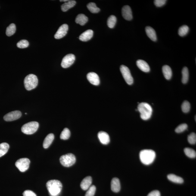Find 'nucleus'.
I'll use <instances>...</instances> for the list:
<instances>
[{
	"instance_id": "1",
	"label": "nucleus",
	"mask_w": 196,
	"mask_h": 196,
	"mask_svg": "<svg viewBox=\"0 0 196 196\" xmlns=\"http://www.w3.org/2000/svg\"><path fill=\"white\" fill-rule=\"evenodd\" d=\"M156 157V153L152 150H142L140 153V158L141 163L147 165L151 164L154 162Z\"/></svg>"
},
{
	"instance_id": "2",
	"label": "nucleus",
	"mask_w": 196,
	"mask_h": 196,
	"mask_svg": "<svg viewBox=\"0 0 196 196\" xmlns=\"http://www.w3.org/2000/svg\"><path fill=\"white\" fill-rule=\"evenodd\" d=\"M46 187L50 195L57 196L61 192L62 189V184L57 180H51L46 183Z\"/></svg>"
},
{
	"instance_id": "3",
	"label": "nucleus",
	"mask_w": 196,
	"mask_h": 196,
	"mask_svg": "<svg viewBox=\"0 0 196 196\" xmlns=\"http://www.w3.org/2000/svg\"><path fill=\"white\" fill-rule=\"evenodd\" d=\"M137 110L140 113L141 117L142 120H148L151 117L153 110L151 106L148 103H140L138 106Z\"/></svg>"
},
{
	"instance_id": "4",
	"label": "nucleus",
	"mask_w": 196,
	"mask_h": 196,
	"mask_svg": "<svg viewBox=\"0 0 196 196\" xmlns=\"http://www.w3.org/2000/svg\"><path fill=\"white\" fill-rule=\"evenodd\" d=\"M37 77L35 75L29 74L25 77L24 84L25 88L28 91H30L36 88L38 84Z\"/></svg>"
},
{
	"instance_id": "5",
	"label": "nucleus",
	"mask_w": 196,
	"mask_h": 196,
	"mask_svg": "<svg viewBox=\"0 0 196 196\" xmlns=\"http://www.w3.org/2000/svg\"><path fill=\"white\" fill-rule=\"evenodd\" d=\"M39 127V124L36 121H32L25 124L22 126V132L26 135H32L36 132Z\"/></svg>"
},
{
	"instance_id": "6",
	"label": "nucleus",
	"mask_w": 196,
	"mask_h": 196,
	"mask_svg": "<svg viewBox=\"0 0 196 196\" xmlns=\"http://www.w3.org/2000/svg\"><path fill=\"white\" fill-rule=\"evenodd\" d=\"M60 160L63 166L64 167H69L75 164L76 158L73 154L68 153L61 156L60 158Z\"/></svg>"
},
{
	"instance_id": "7",
	"label": "nucleus",
	"mask_w": 196,
	"mask_h": 196,
	"mask_svg": "<svg viewBox=\"0 0 196 196\" xmlns=\"http://www.w3.org/2000/svg\"><path fill=\"white\" fill-rule=\"evenodd\" d=\"M121 72L126 83L129 85L133 83V79L129 68L124 65H121L120 68Z\"/></svg>"
},
{
	"instance_id": "8",
	"label": "nucleus",
	"mask_w": 196,
	"mask_h": 196,
	"mask_svg": "<svg viewBox=\"0 0 196 196\" xmlns=\"http://www.w3.org/2000/svg\"><path fill=\"white\" fill-rule=\"evenodd\" d=\"M30 161L29 159L22 158L19 159L16 161L15 166L22 172H26L29 169Z\"/></svg>"
},
{
	"instance_id": "9",
	"label": "nucleus",
	"mask_w": 196,
	"mask_h": 196,
	"mask_svg": "<svg viewBox=\"0 0 196 196\" xmlns=\"http://www.w3.org/2000/svg\"><path fill=\"white\" fill-rule=\"evenodd\" d=\"M75 60V56L73 54H67L63 58L61 63V67L63 68H68L73 64Z\"/></svg>"
},
{
	"instance_id": "10",
	"label": "nucleus",
	"mask_w": 196,
	"mask_h": 196,
	"mask_svg": "<svg viewBox=\"0 0 196 196\" xmlns=\"http://www.w3.org/2000/svg\"><path fill=\"white\" fill-rule=\"evenodd\" d=\"M22 116L21 112L18 110L10 112L4 116V120L6 121H12L17 120Z\"/></svg>"
},
{
	"instance_id": "11",
	"label": "nucleus",
	"mask_w": 196,
	"mask_h": 196,
	"mask_svg": "<svg viewBox=\"0 0 196 196\" xmlns=\"http://www.w3.org/2000/svg\"><path fill=\"white\" fill-rule=\"evenodd\" d=\"M68 30V25L67 24H63L59 28L58 30L54 35V37L56 39H60L64 37L67 34Z\"/></svg>"
},
{
	"instance_id": "12",
	"label": "nucleus",
	"mask_w": 196,
	"mask_h": 196,
	"mask_svg": "<svg viewBox=\"0 0 196 196\" xmlns=\"http://www.w3.org/2000/svg\"><path fill=\"white\" fill-rule=\"evenodd\" d=\"M122 14L125 20H131L133 19L132 10L129 6H124L122 9Z\"/></svg>"
},
{
	"instance_id": "13",
	"label": "nucleus",
	"mask_w": 196,
	"mask_h": 196,
	"mask_svg": "<svg viewBox=\"0 0 196 196\" xmlns=\"http://www.w3.org/2000/svg\"><path fill=\"white\" fill-rule=\"evenodd\" d=\"M87 78L89 82L93 85H99L100 81L98 75L96 73H90L87 75Z\"/></svg>"
},
{
	"instance_id": "14",
	"label": "nucleus",
	"mask_w": 196,
	"mask_h": 196,
	"mask_svg": "<svg viewBox=\"0 0 196 196\" xmlns=\"http://www.w3.org/2000/svg\"><path fill=\"white\" fill-rule=\"evenodd\" d=\"M98 137L100 142L104 145H107L110 142V136L107 133L101 131L98 133Z\"/></svg>"
},
{
	"instance_id": "15",
	"label": "nucleus",
	"mask_w": 196,
	"mask_h": 196,
	"mask_svg": "<svg viewBox=\"0 0 196 196\" xmlns=\"http://www.w3.org/2000/svg\"><path fill=\"white\" fill-rule=\"evenodd\" d=\"M137 66L140 70L145 73H148L150 71V68L149 65L145 61L138 60L136 62Z\"/></svg>"
},
{
	"instance_id": "16",
	"label": "nucleus",
	"mask_w": 196,
	"mask_h": 196,
	"mask_svg": "<svg viewBox=\"0 0 196 196\" xmlns=\"http://www.w3.org/2000/svg\"><path fill=\"white\" fill-rule=\"evenodd\" d=\"M92 181V178L91 176L86 177L81 183V188L84 190H86L91 186Z\"/></svg>"
},
{
	"instance_id": "17",
	"label": "nucleus",
	"mask_w": 196,
	"mask_h": 196,
	"mask_svg": "<svg viewBox=\"0 0 196 196\" xmlns=\"http://www.w3.org/2000/svg\"><path fill=\"white\" fill-rule=\"evenodd\" d=\"M93 31L91 29L85 31L79 36V39L83 42H87L92 38L93 36Z\"/></svg>"
},
{
	"instance_id": "18",
	"label": "nucleus",
	"mask_w": 196,
	"mask_h": 196,
	"mask_svg": "<svg viewBox=\"0 0 196 196\" xmlns=\"http://www.w3.org/2000/svg\"><path fill=\"white\" fill-rule=\"evenodd\" d=\"M112 190L114 193H118L120 191L121 185L120 180L117 178H113L111 182Z\"/></svg>"
},
{
	"instance_id": "19",
	"label": "nucleus",
	"mask_w": 196,
	"mask_h": 196,
	"mask_svg": "<svg viewBox=\"0 0 196 196\" xmlns=\"http://www.w3.org/2000/svg\"><path fill=\"white\" fill-rule=\"evenodd\" d=\"M145 31L147 36L151 40L155 42L157 40V35L154 29L149 26H147L145 28Z\"/></svg>"
},
{
	"instance_id": "20",
	"label": "nucleus",
	"mask_w": 196,
	"mask_h": 196,
	"mask_svg": "<svg viewBox=\"0 0 196 196\" xmlns=\"http://www.w3.org/2000/svg\"><path fill=\"white\" fill-rule=\"evenodd\" d=\"M54 135L52 133L49 134L45 138L44 140L43 146L44 148L47 149L49 147L50 145L54 141Z\"/></svg>"
},
{
	"instance_id": "21",
	"label": "nucleus",
	"mask_w": 196,
	"mask_h": 196,
	"mask_svg": "<svg viewBox=\"0 0 196 196\" xmlns=\"http://www.w3.org/2000/svg\"><path fill=\"white\" fill-rule=\"evenodd\" d=\"M163 73L165 79L169 80L171 79L172 72L171 68L167 65H165L163 67Z\"/></svg>"
},
{
	"instance_id": "22",
	"label": "nucleus",
	"mask_w": 196,
	"mask_h": 196,
	"mask_svg": "<svg viewBox=\"0 0 196 196\" xmlns=\"http://www.w3.org/2000/svg\"><path fill=\"white\" fill-rule=\"evenodd\" d=\"M167 178L169 181L175 183L182 184L184 182L183 179L182 178L174 174H170L168 175Z\"/></svg>"
},
{
	"instance_id": "23",
	"label": "nucleus",
	"mask_w": 196,
	"mask_h": 196,
	"mask_svg": "<svg viewBox=\"0 0 196 196\" xmlns=\"http://www.w3.org/2000/svg\"><path fill=\"white\" fill-rule=\"evenodd\" d=\"M88 21V17L83 14L78 15L75 20L76 23L80 24L81 26H84L87 22Z\"/></svg>"
},
{
	"instance_id": "24",
	"label": "nucleus",
	"mask_w": 196,
	"mask_h": 196,
	"mask_svg": "<svg viewBox=\"0 0 196 196\" xmlns=\"http://www.w3.org/2000/svg\"><path fill=\"white\" fill-rule=\"evenodd\" d=\"M76 4V1H66L61 6L62 11L66 12L70 9L73 8Z\"/></svg>"
},
{
	"instance_id": "25",
	"label": "nucleus",
	"mask_w": 196,
	"mask_h": 196,
	"mask_svg": "<svg viewBox=\"0 0 196 196\" xmlns=\"http://www.w3.org/2000/svg\"><path fill=\"white\" fill-rule=\"evenodd\" d=\"M9 147V145L7 143L0 144V157H2L8 152Z\"/></svg>"
},
{
	"instance_id": "26",
	"label": "nucleus",
	"mask_w": 196,
	"mask_h": 196,
	"mask_svg": "<svg viewBox=\"0 0 196 196\" xmlns=\"http://www.w3.org/2000/svg\"><path fill=\"white\" fill-rule=\"evenodd\" d=\"M182 83L184 84L188 82L189 79V72L187 67H184L182 70Z\"/></svg>"
},
{
	"instance_id": "27",
	"label": "nucleus",
	"mask_w": 196,
	"mask_h": 196,
	"mask_svg": "<svg viewBox=\"0 0 196 196\" xmlns=\"http://www.w3.org/2000/svg\"><path fill=\"white\" fill-rule=\"evenodd\" d=\"M16 30L15 25L14 23H12V24H10L7 28L6 31V34L7 36H11L15 33Z\"/></svg>"
},
{
	"instance_id": "28",
	"label": "nucleus",
	"mask_w": 196,
	"mask_h": 196,
	"mask_svg": "<svg viewBox=\"0 0 196 196\" xmlns=\"http://www.w3.org/2000/svg\"><path fill=\"white\" fill-rule=\"evenodd\" d=\"M88 9L91 13H97L100 11V9L97 7L96 4L94 3H90L87 5Z\"/></svg>"
},
{
	"instance_id": "29",
	"label": "nucleus",
	"mask_w": 196,
	"mask_h": 196,
	"mask_svg": "<svg viewBox=\"0 0 196 196\" xmlns=\"http://www.w3.org/2000/svg\"><path fill=\"white\" fill-rule=\"evenodd\" d=\"M184 152L188 157L190 158H195L196 157V151L192 149L185 148L184 149Z\"/></svg>"
},
{
	"instance_id": "30",
	"label": "nucleus",
	"mask_w": 196,
	"mask_h": 196,
	"mask_svg": "<svg viewBox=\"0 0 196 196\" xmlns=\"http://www.w3.org/2000/svg\"><path fill=\"white\" fill-rule=\"evenodd\" d=\"M117 18L114 15H111L109 17L107 20V24L108 27L111 29L114 28L115 26Z\"/></svg>"
},
{
	"instance_id": "31",
	"label": "nucleus",
	"mask_w": 196,
	"mask_h": 196,
	"mask_svg": "<svg viewBox=\"0 0 196 196\" xmlns=\"http://www.w3.org/2000/svg\"><path fill=\"white\" fill-rule=\"evenodd\" d=\"M189 27L186 25H183L179 28L178 34L181 36H184L186 35L189 31Z\"/></svg>"
},
{
	"instance_id": "32",
	"label": "nucleus",
	"mask_w": 196,
	"mask_h": 196,
	"mask_svg": "<svg viewBox=\"0 0 196 196\" xmlns=\"http://www.w3.org/2000/svg\"><path fill=\"white\" fill-rule=\"evenodd\" d=\"M70 132L68 129L67 128H64L61 133L60 135V138L62 140H67L70 137Z\"/></svg>"
},
{
	"instance_id": "33",
	"label": "nucleus",
	"mask_w": 196,
	"mask_h": 196,
	"mask_svg": "<svg viewBox=\"0 0 196 196\" xmlns=\"http://www.w3.org/2000/svg\"><path fill=\"white\" fill-rule=\"evenodd\" d=\"M190 107V103L187 101H184L181 107L182 111L185 113H188L189 112Z\"/></svg>"
},
{
	"instance_id": "34",
	"label": "nucleus",
	"mask_w": 196,
	"mask_h": 196,
	"mask_svg": "<svg viewBox=\"0 0 196 196\" xmlns=\"http://www.w3.org/2000/svg\"><path fill=\"white\" fill-rule=\"evenodd\" d=\"M188 128V125L186 123H183L180 125L175 129L176 133H181L186 130Z\"/></svg>"
},
{
	"instance_id": "35",
	"label": "nucleus",
	"mask_w": 196,
	"mask_h": 196,
	"mask_svg": "<svg viewBox=\"0 0 196 196\" xmlns=\"http://www.w3.org/2000/svg\"><path fill=\"white\" fill-rule=\"evenodd\" d=\"M29 43L26 40H22L17 43V46L20 48H27L29 46Z\"/></svg>"
},
{
	"instance_id": "36",
	"label": "nucleus",
	"mask_w": 196,
	"mask_h": 196,
	"mask_svg": "<svg viewBox=\"0 0 196 196\" xmlns=\"http://www.w3.org/2000/svg\"><path fill=\"white\" fill-rule=\"evenodd\" d=\"M96 191V188L95 186H91L87 190L85 196H94Z\"/></svg>"
},
{
	"instance_id": "37",
	"label": "nucleus",
	"mask_w": 196,
	"mask_h": 196,
	"mask_svg": "<svg viewBox=\"0 0 196 196\" xmlns=\"http://www.w3.org/2000/svg\"><path fill=\"white\" fill-rule=\"evenodd\" d=\"M188 141L190 144H195L196 143V135L195 133H192L188 137Z\"/></svg>"
},
{
	"instance_id": "38",
	"label": "nucleus",
	"mask_w": 196,
	"mask_h": 196,
	"mask_svg": "<svg viewBox=\"0 0 196 196\" xmlns=\"http://www.w3.org/2000/svg\"><path fill=\"white\" fill-rule=\"evenodd\" d=\"M166 1L165 0H156L154 1V3L155 5L157 7L163 6L166 4Z\"/></svg>"
},
{
	"instance_id": "39",
	"label": "nucleus",
	"mask_w": 196,
	"mask_h": 196,
	"mask_svg": "<svg viewBox=\"0 0 196 196\" xmlns=\"http://www.w3.org/2000/svg\"><path fill=\"white\" fill-rule=\"evenodd\" d=\"M23 196H37L36 194L33 191L27 190L23 193Z\"/></svg>"
},
{
	"instance_id": "40",
	"label": "nucleus",
	"mask_w": 196,
	"mask_h": 196,
	"mask_svg": "<svg viewBox=\"0 0 196 196\" xmlns=\"http://www.w3.org/2000/svg\"><path fill=\"white\" fill-rule=\"evenodd\" d=\"M147 196H160V194L159 191L154 190L151 191Z\"/></svg>"
},
{
	"instance_id": "41",
	"label": "nucleus",
	"mask_w": 196,
	"mask_h": 196,
	"mask_svg": "<svg viewBox=\"0 0 196 196\" xmlns=\"http://www.w3.org/2000/svg\"><path fill=\"white\" fill-rule=\"evenodd\" d=\"M67 1V0H62V1H61H61H61V2H63H63H65V1Z\"/></svg>"
},
{
	"instance_id": "42",
	"label": "nucleus",
	"mask_w": 196,
	"mask_h": 196,
	"mask_svg": "<svg viewBox=\"0 0 196 196\" xmlns=\"http://www.w3.org/2000/svg\"><path fill=\"white\" fill-rule=\"evenodd\" d=\"M195 120L196 121V116H195Z\"/></svg>"
}]
</instances>
